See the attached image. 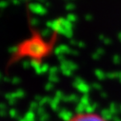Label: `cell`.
<instances>
[{
    "instance_id": "obj_1",
    "label": "cell",
    "mask_w": 121,
    "mask_h": 121,
    "mask_svg": "<svg viewBox=\"0 0 121 121\" xmlns=\"http://www.w3.org/2000/svg\"><path fill=\"white\" fill-rule=\"evenodd\" d=\"M69 121H107L96 112H80L73 115Z\"/></svg>"
}]
</instances>
